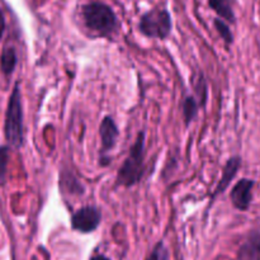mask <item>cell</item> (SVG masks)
Returning a JSON list of instances; mask_svg holds the SVG:
<instances>
[{"instance_id":"cell-2","label":"cell","mask_w":260,"mask_h":260,"mask_svg":"<svg viewBox=\"0 0 260 260\" xmlns=\"http://www.w3.org/2000/svg\"><path fill=\"white\" fill-rule=\"evenodd\" d=\"M86 28L101 37H112L118 29V20L111 7L103 3H89L83 7Z\"/></svg>"},{"instance_id":"cell-3","label":"cell","mask_w":260,"mask_h":260,"mask_svg":"<svg viewBox=\"0 0 260 260\" xmlns=\"http://www.w3.org/2000/svg\"><path fill=\"white\" fill-rule=\"evenodd\" d=\"M4 135L10 146L14 149L22 147L24 141V132H23V107L19 83H15L14 89L10 94L7 113H5Z\"/></svg>"},{"instance_id":"cell-10","label":"cell","mask_w":260,"mask_h":260,"mask_svg":"<svg viewBox=\"0 0 260 260\" xmlns=\"http://www.w3.org/2000/svg\"><path fill=\"white\" fill-rule=\"evenodd\" d=\"M60 187L63 192H68L69 194L81 196L85 192V188L81 184L80 180L76 179L70 172H62L60 177Z\"/></svg>"},{"instance_id":"cell-19","label":"cell","mask_w":260,"mask_h":260,"mask_svg":"<svg viewBox=\"0 0 260 260\" xmlns=\"http://www.w3.org/2000/svg\"><path fill=\"white\" fill-rule=\"evenodd\" d=\"M90 260H111V259L107 258V256L103 255V254H98V255H94Z\"/></svg>"},{"instance_id":"cell-1","label":"cell","mask_w":260,"mask_h":260,"mask_svg":"<svg viewBox=\"0 0 260 260\" xmlns=\"http://www.w3.org/2000/svg\"><path fill=\"white\" fill-rule=\"evenodd\" d=\"M145 162V132L137 134L136 141L129 149L126 160L117 173V184L121 187H134L141 182Z\"/></svg>"},{"instance_id":"cell-9","label":"cell","mask_w":260,"mask_h":260,"mask_svg":"<svg viewBox=\"0 0 260 260\" xmlns=\"http://www.w3.org/2000/svg\"><path fill=\"white\" fill-rule=\"evenodd\" d=\"M239 260H260V233H251L239 250Z\"/></svg>"},{"instance_id":"cell-18","label":"cell","mask_w":260,"mask_h":260,"mask_svg":"<svg viewBox=\"0 0 260 260\" xmlns=\"http://www.w3.org/2000/svg\"><path fill=\"white\" fill-rule=\"evenodd\" d=\"M4 30H5V18L3 15L2 10H0V40H2L3 35H4Z\"/></svg>"},{"instance_id":"cell-12","label":"cell","mask_w":260,"mask_h":260,"mask_svg":"<svg viewBox=\"0 0 260 260\" xmlns=\"http://www.w3.org/2000/svg\"><path fill=\"white\" fill-rule=\"evenodd\" d=\"M208 4L221 18L230 23H235V13L230 0H208Z\"/></svg>"},{"instance_id":"cell-7","label":"cell","mask_w":260,"mask_h":260,"mask_svg":"<svg viewBox=\"0 0 260 260\" xmlns=\"http://www.w3.org/2000/svg\"><path fill=\"white\" fill-rule=\"evenodd\" d=\"M253 187L254 180L251 179H241L236 183L230 193L234 207L240 211H246L250 207L251 198H253Z\"/></svg>"},{"instance_id":"cell-13","label":"cell","mask_w":260,"mask_h":260,"mask_svg":"<svg viewBox=\"0 0 260 260\" xmlns=\"http://www.w3.org/2000/svg\"><path fill=\"white\" fill-rule=\"evenodd\" d=\"M183 109V117H184L185 124H190L193 122V119L197 117L198 109H200V103H198L197 99H194V96L188 95L185 96V99L183 101L182 104Z\"/></svg>"},{"instance_id":"cell-16","label":"cell","mask_w":260,"mask_h":260,"mask_svg":"<svg viewBox=\"0 0 260 260\" xmlns=\"http://www.w3.org/2000/svg\"><path fill=\"white\" fill-rule=\"evenodd\" d=\"M9 146H0V185H3L7 179V168L9 160Z\"/></svg>"},{"instance_id":"cell-5","label":"cell","mask_w":260,"mask_h":260,"mask_svg":"<svg viewBox=\"0 0 260 260\" xmlns=\"http://www.w3.org/2000/svg\"><path fill=\"white\" fill-rule=\"evenodd\" d=\"M99 136H101V149H99V164L101 167L109 165V152L116 146L117 139L119 136L118 127L111 116L104 117L99 126Z\"/></svg>"},{"instance_id":"cell-11","label":"cell","mask_w":260,"mask_h":260,"mask_svg":"<svg viewBox=\"0 0 260 260\" xmlns=\"http://www.w3.org/2000/svg\"><path fill=\"white\" fill-rule=\"evenodd\" d=\"M18 57L17 52L13 47H5L0 56V70L4 75L9 76L14 73L15 66H17Z\"/></svg>"},{"instance_id":"cell-17","label":"cell","mask_w":260,"mask_h":260,"mask_svg":"<svg viewBox=\"0 0 260 260\" xmlns=\"http://www.w3.org/2000/svg\"><path fill=\"white\" fill-rule=\"evenodd\" d=\"M149 260H169V253L164 244L159 243L155 246Z\"/></svg>"},{"instance_id":"cell-15","label":"cell","mask_w":260,"mask_h":260,"mask_svg":"<svg viewBox=\"0 0 260 260\" xmlns=\"http://www.w3.org/2000/svg\"><path fill=\"white\" fill-rule=\"evenodd\" d=\"M213 24H215V28H216V30L218 32V35L221 36V38H222V40L225 41L228 45L233 43V41H234L233 32H231V29L229 28V25L226 24L222 19H220V18H216V19L213 20Z\"/></svg>"},{"instance_id":"cell-8","label":"cell","mask_w":260,"mask_h":260,"mask_svg":"<svg viewBox=\"0 0 260 260\" xmlns=\"http://www.w3.org/2000/svg\"><path fill=\"white\" fill-rule=\"evenodd\" d=\"M241 165V159L239 156H234L231 159H229V161L226 162L225 168L222 170V175H221V179L218 182L217 187L215 188L212 193V198H215L216 196L221 194L226 190V188L229 187V184L231 183V180L235 178V175L238 174L239 168Z\"/></svg>"},{"instance_id":"cell-4","label":"cell","mask_w":260,"mask_h":260,"mask_svg":"<svg viewBox=\"0 0 260 260\" xmlns=\"http://www.w3.org/2000/svg\"><path fill=\"white\" fill-rule=\"evenodd\" d=\"M172 17L165 9H154L145 13L139 22V30L141 35L149 38L165 40L172 32Z\"/></svg>"},{"instance_id":"cell-6","label":"cell","mask_w":260,"mask_h":260,"mask_svg":"<svg viewBox=\"0 0 260 260\" xmlns=\"http://www.w3.org/2000/svg\"><path fill=\"white\" fill-rule=\"evenodd\" d=\"M102 221V212L95 206H84L79 208L71 217L73 230L81 234L93 233L98 229Z\"/></svg>"},{"instance_id":"cell-14","label":"cell","mask_w":260,"mask_h":260,"mask_svg":"<svg viewBox=\"0 0 260 260\" xmlns=\"http://www.w3.org/2000/svg\"><path fill=\"white\" fill-rule=\"evenodd\" d=\"M192 81L196 93L198 95V103H200V106L203 107L206 104V101H207V83H206L205 76H203L202 73L198 74L197 76L193 75Z\"/></svg>"}]
</instances>
